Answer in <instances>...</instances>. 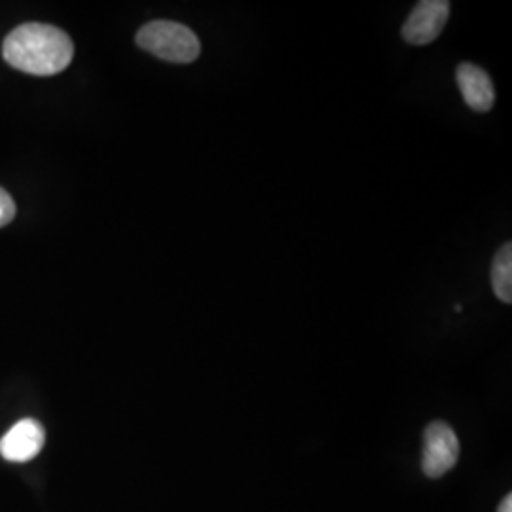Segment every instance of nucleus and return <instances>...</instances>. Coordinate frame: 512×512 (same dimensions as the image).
Returning <instances> with one entry per match:
<instances>
[{
  "label": "nucleus",
  "mask_w": 512,
  "mask_h": 512,
  "mask_svg": "<svg viewBox=\"0 0 512 512\" xmlns=\"http://www.w3.org/2000/svg\"><path fill=\"white\" fill-rule=\"evenodd\" d=\"M44 429L35 420H21L0 440V456L12 463H25L37 458L44 446Z\"/></svg>",
  "instance_id": "nucleus-5"
},
{
  "label": "nucleus",
  "mask_w": 512,
  "mask_h": 512,
  "mask_svg": "<svg viewBox=\"0 0 512 512\" xmlns=\"http://www.w3.org/2000/svg\"><path fill=\"white\" fill-rule=\"evenodd\" d=\"M2 55L6 63L18 71L52 76L71 65L73 40L65 31L52 25L23 23L4 40Z\"/></svg>",
  "instance_id": "nucleus-1"
},
{
  "label": "nucleus",
  "mask_w": 512,
  "mask_h": 512,
  "mask_svg": "<svg viewBox=\"0 0 512 512\" xmlns=\"http://www.w3.org/2000/svg\"><path fill=\"white\" fill-rule=\"evenodd\" d=\"M459 440L454 429L444 421H433L425 427L421 467L429 478L446 475L458 463Z\"/></svg>",
  "instance_id": "nucleus-3"
},
{
  "label": "nucleus",
  "mask_w": 512,
  "mask_h": 512,
  "mask_svg": "<svg viewBox=\"0 0 512 512\" xmlns=\"http://www.w3.org/2000/svg\"><path fill=\"white\" fill-rule=\"evenodd\" d=\"M492 287L501 302H512V243L507 241L494 258L492 266Z\"/></svg>",
  "instance_id": "nucleus-7"
},
{
  "label": "nucleus",
  "mask_w": 512,
  "mask_h": 512,
  "mask_svg": "<svg viewBox=\"0 0 512 512\" xmlns=\"http://www.w3.org/2000/svg\"><path fill=\"white\" fill-rule=\"evenodd\" d=\"M450 16V2L421 0L403 25V38L408 44L425 46L439 38Z\"/></svg>",
  "instance_id": "nucleus-4"
},
{
  "label": "nucleus",
  "mask_w": 512,
  "mask_h": 512,
  "mask_svg": "<svg viewBox=\"0 0 512 512\" xmlns=\"http://www.w3.org/2000/svg\"><path fill=\"white\" fill-rule=\"evenodd\" d=\"M459 90L465 103L476 112H488L495 103V90L492 78L484 69L473 63H461L456 71Z\"/></svg>",
  "instance_id": "nucleus-6"
},
{
  "label": "nucleus",
  "mask_w": 512,
  "mask_h": 512,
  "mask_svg": "<svg viewBox=\"0 0 512 512\" xmlns=\"http://www.w3.org/2000/svg\"><path fill=\"white\" fill-rule=\"evenodd\" d=\"M499 512H512V497L511 494L507 495L501 505H499Z\"/></svg>",
  "instance_id": "nucleus-9"
},
{
  "label": "nucleus",
  "mask_w": 512,
  "mask_h": 512,
  "mask_svg": "<svg viewBox=\"0 0 512 512\" xmlns=\"http://www.w3.org/2000/svg\"><path fill=\"white\" fill-rule=\"evenodd\" d=\"M137 44L169 63H192L202 52L200 38L192 29L175 21H150L139 33Z\"/></svg>",
  "instance_id": "nucleus-2"
},
{
  "label": "nucleus",
  "mask_w": 512,
  "mask_h": 512,
  "mask_svg": "<svg viewBox=\"0 0 512 512\" xmlns=\"http://www.w3.org/2000/svg\"><path fill=\"white\" fill-rule=\"evenodd\" d=\"M14 217H16V203L4 188H0V228L10 224Z\"/></svg>",
  "instance_id": "nucleus-8"
}]
</instances>
